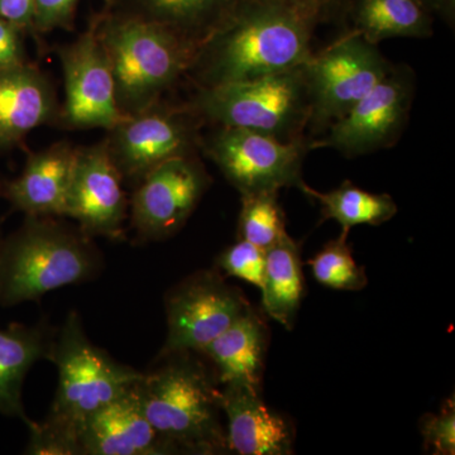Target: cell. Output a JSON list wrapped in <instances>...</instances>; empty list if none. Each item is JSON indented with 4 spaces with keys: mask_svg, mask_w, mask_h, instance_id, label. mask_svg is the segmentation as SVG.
<instances>
[{
    "mask_svg": "<svg viewBox=\"0 0 455 455\" xmlns=\"http://www.w3.org/2000/svg\"><path fill=\"white\" fill-rule=\"evenodd\" d=\"M424 447L434 455L455 454V405L454 398L443 403L439 414L425 415L420 421Z\"/></svg>",
    "mask_w": 455,
    "mask_h": 455,
    "instance_id": "28",
    "label": "cell"
},
{
    "mask_svg": "<svg viewBox=\"0 0 455 455\" xmlns=\"http://www.w3.org/2000/svg\"><path fill=\"white\" fill-rule=\"evenodd\" d=\"M260 291L266 313L284 328L291 329L304 296V274L300 250L287 233L266 250Z\"/></svg>",
    "mask_w": 455,
    "mask_h": 455,
    "instance_id": "22",
    "label": "cell"
},
{
    "mask_svg": "<svg viewBox=\"0 0 455 455\" xmlns=\"http://www.w3.org/2000/svg\"><path fill=\"white\" fill-rule=\"evenodd\" d=\"M298 188L305 196L320 204L323 220H331L340 224L341 232L349 233L353 227L362 224L381 226L391 220L398 211L396 203L388 194L362 190L348 180L329 193L314 190L302 180Z\"/></svg>",
    "mask_w": 455,
    "mask_h": 455,
    "instance_id": "23",
    "label": "cell"
},
{
    "mask_svg": "<svg viewBox=\"0 0 455 455\" xmlns=\"http://www.w3.org/2000/svg\"><path fill=\"white\" fill-rule=\"evenodd\" d=\"M109 60L119 106L131 116L154 106L196 61L200 44L158 22L116 23L99 38Z\"/></svg>",
    "mask_w": 455,
    "mask_h": 455,
    "instance_id": "5",
    "label": "cell"
},
{
    "mask_svg": "<svg viewBox=\"0 0 455 455\" xmlns=\"http://www.w3.org/2000/svg\"><path fill=\"white\" fill-rule=\"evenodd\" d=\"M109 147L123 178L140 181L171 158L191 156L196 128L184 114L155 110L131 114L114 130Z\"/></svg>",
    "mask_w": 455,
    "mask_h": 455,
    "instance_id": "14",
    "label": "cell"
},
{
    "mask_svg": "<svg viewBox=\"0 0 455 455\" xmlns=\"http://www.w3.org/2000/svg\"><path fill=\"white\" fill-rule=\"evenodd\" d=\"M315 23L280 0H243L206 38L193 65L204 86L247 82L304 65ZM203 86V88H204Z\"/></svg>",
    "mask_w": 455,
    "mask_h": 455,
    "instance_id": "2",
    "label": "cell"
},
{
    "mask_svg": "<svg viewBox=\"0 0 455 455\" xmlns=\"http://www.w3.org/2000/svg\"><path fill=\"white\" fill-rule=\"evenodd\" d=\"M84 455L176 454L140 409L134 386L86 419L77 436Z\"/></svg>",
    "mask_w": 455,
    "mask_h": 455,
    "instance_id": "15",
    "label": "cell"
},
{
    "mask_svg": "<svg viewBox=\"0 0 455 455\" xmlns=\"http://www.w3.org/2000/svg\"><path fill=\"white\" fill-rule=\"evenodd\" d=\"M157 18L156 22L169 27L188 40L203 44L199 31L209 36L227 20L243 0H145Z\"/></svg>",
    "mask_w": 455,
    "mask_h": 455,
    "instance_id": "24",
    "label": "cell"
},
{
    "mask_svg": "<svg viewBox=\"0 0 455 455\" xmlns=\"http://www.w3.org/2000/svg\"><path fill=\"white\" fill-rule=\"evenodd\" d=\"M300 11L310 18L315 25L337 17L341 11H346L348 0H280Z\"/></svg>",
    "mask_w": 455,
    "mask_h": 455,
    "instance_id": "31",
    "label": "cell"
},
{
    "mask_svg": "<svg viewBox=\"0 0 455 455\" xmlns=\"http://www.w3.org/2000/svg\"><path fill=\"white\" fill-rule=\"evenodd\" d=\"M55 92L32 66L0 70V149L11 148L56 116Z\"/></svg>",
    "mask_w": 455,
    "mask_h": 455,
    "instance_id": "18",
    "label": "cell"
},
{
    "mask_svg": "<svg viewBox=\"0 0 455 455\" xmlns=\"http://www.w3.org/2000/svg\"><path fill=\"white\" fill-rule=\"evenodd\" d=\"M196 355L157 357V366L143 372L134 392L147 420L178 453H227L220 383Z\"/></svg>",
    "mask_w": 455,
    "mask_h": 455,
    "instance_id": "3",
    "label": "cell"
},
{
    "mask_svg": "<svg viewBox=\"0 0 455 455\" xmlns=\"http://www.w3.org/2000/svg\"><path fill=\"white\" fill-rule=\"evenodd\" d=\"M65 77L64 118L74 128L114 130L127 119L100 40L85 35L60 53Z\"/></svg>",
    "mask_w": 455,
    "mask_h": 455,
    "instance_id": "12",
    "label": "cell"
},
{
    "mask_svg": "<svg viewBox=\"0 0 455 455\" xmlns=\"http://www.w3.org/2000/svg\"><path fill=\"white\" fill-rule=\"evenodd\" d=\"M352 26L370 44L388 38H427L434 33L433 13L420 0H348Z\"/></svg>",
    "mask_w": 455,
    "mask_h": 455,
    "instance_id": "21",
    "label": "cell"
},
{
    "mask_svg": "<svg viewBox=\"0 0 455 455\" xmlns=\"http://www.w3.org/2000/svg\"><path fill=\"white\" fill-rule=\"evenodd\" d=\"M349 233L341 232L338 238L328 242L307 265L317 283L341 291H359L368 283L364 267L353 259L348 244Z\"/></svg>",
    "mask_w": 455,
    "mask_h": 455,
    "instance_id": "26",
    "label": "cell"
},
{
    "mask_svg": "<svg viewBox=\"0 0 455 455\" xmlns=\"http://www.w3.org/2000/svg\"><path fill=\"white\" fill-rule=\"evenodd\" d=\"M101 268L100 253L82 230L27 215L25 224L0 242V305L38 300L92 280Z\"/></svg>",
    "mask_w": 455,
    "mask_h": 455,
    "instance_id": "4",
    "label": "cell"
},
{
    "mask_svg": "<svg viewBox=\"0 0 455 455\" xmlns=\"http://www.w3.org/2000/svg\"><path fill=\"white\" fill-rule=\"evenodd\" d=\"M53 335L46 323L0 329V412L20 419L27 427L32 420L23 406V383L36 362L49 359Z\"/></svg>",
    "mask_w": 455,
    "mask_h": 455,
    "instance_id": "20",
    "label": "cell"
},
{
    "mask_svg": "<svg viewBox=\"0 0 455 455\" xmlns=\"http://www.w3.org/2000/svg\"><path fill=\"white\" fill-rule=\"evenodd\" d=\"M49 361L59 371V385L49 415L28 425L27 454H80L77 436L89 416L130 391L143 372L119 363L89 340L76 311L55 331Z\"/></svg>",
    "mask_w": 455,
    "mask_h": 455,
    "instance_id": "1",
    "label": "cell"
},
{
    "mask_svg": "<svg viewBox=\"0 0 455 455\" xmlns=\"http://www.w3.org/2000/svg\"><path fill=\"white\" fill-rule=\"evenodd\" d=\"M415 97V75L405 65L390 73L317 139L309 149L331 148L357 157L396 145L409 121Z\"/></svg>",
    "mask_w": 455,
    "mask_h": 455,
    "instance_id": "9",
    "label": "cell"
},
{
    "mask_svg": "<svg viewBox=\"0 0 455 455\" xmlns=\"http://www.w3.org/2000/svg\"><path fill=\"white\" fill-rule=\"evenodd\" d=\"M243 293L218 271H199L166 295L167 335L158 357L200 353L250 307Z\"/></svg>",
    "mask_w": 455,
    "mask_h": 455,
    "instance_id": "10",
    "label": "cell"
},
{
    "mask_svg": "<svg viewBox=\"0 0 455 455\" xmlns=\"http://www.w3.org/2000/svg\"><path fill=\"white\" fill-rule=\"evenodd\" d=\"M76 3L77 0H35L33 25L41 31L68 25Z\"/></svg>",
    "mask_w": 455,
    "mask_h": 455,
    "instance_id": "29",
    "label": "cell"
},
{
    "mask_svg": "<svg viewBox=\"0 0 455 455\" xmlns=\"http://www.w3.org/2000/svg\"><path fill=\"white\" fill-rule=\"evenodd\" d=\"M433 16H438L447 25L453 27L455 20V0H420Z\"/></svg>",
    "mask_w": 455,
    "mask_h": 455,
    "instance_id": "33",
    "label": "cell"
},
{
    "mask_svg": "<svg viewBox=\"0 0 455 455\" xmlns=\"http://www.w3.org/2000/svg\"><path fill=\"white\" fill-rule=\"evenodd\" d=\"M286 233L284 214L278 204V193L242 196L238 221L239 239L266 251L280 241Z\"/></svg>",
    "mask_w": 455,
    "mask_h": 455,
    "instance_id": "25",
    "label": "cell"
},
{
    "mask_svg": "<svg viewBox=\"0 0 455 455\" xmlns=\"http://www.w3.org/2000/svg\"><path fill=\"white\" fill-rule=\"evenodd\" d=\"M76 152L57 145L32 155L22 175L2 185V196L26 215L65 217Z\"/></svg>",
    "mask_w": 455,
    "mask_h": 455,
    "instance_id": "17",
    "label": "cell"
},
{
    "mask_svg": "<svg viewBox=\"0 0 455 455\" xmlns=\"http://www.w3.org/2000/svg\"><path fill=\"white\" fill-rule=\"evenodd\" d=\"M122 179L109 147L77 151L65 217L76 220L80 230L90 238L98 235L121 238L128 209Z\"/></svg>",
    "mask_w": 455,
    "mask_h": 455,
    "instance_id": "13",
    "label": "cell"
},
{
    "mask_svg": "<svg viewBox=\"0 0 455 455\" xmlns=\"http://www.w3.org/2000/svg\"><path fill=\"white\" fill-rule=\"evenodd\" d=\"M307 137L281 140L260 132L226 127L209 139L205 152L228 181L241 193H278L298 187L301 167L309 152Z\"/></svg>",
    "mask_w": 455,
    "mask_h": 455,
    "instance_id": "8",
    "label": "cell"
},
{
    "mask_svg": "<svg viewBox=\"0 0 455 455\" xmlns=\"http://www.w3.org/2000/svg\"><path fill=\"white\" fill-rule=\"evenodd\" d=\"M0 18L22 29L33 25L35 0H0Z\"/></svg>",
    "mask_w": 455,
    "mask_h": 455,
    "instance_id": "32",
    "label": "cell"
},
{
    "mask_svg": "<svg viewBox=\"0 0 455 455\" xmlns=\"http://www.w3.org/2000/svg\"><path fill=\"white\" fill-rule=\"evenodd\" d=\"M22 28L0 18V70L26 64Z\"/></svg>",
    "mask_w": 455,
    "mask_h": 455,
    "instance_id": "30",
    "label": "cell"
},
{
    "mask_svg": "<svg viewBox=\"0 0 455 455\" xmlns=\"http://www.w3.org/2000/svg\"><path fill=\"white\" fill-rule=\"evenodd\" d=\"M392 66L377 44L348 29L304 64L310 94L307 128L323 134L387 76Z\"/></svg>",
    "mask_w": 455,
    "mask_h": 455,
    "instance_id": "7",
    "label": "cell"
},
{
    "mask_svg": "<svg viewBox=\"0 0 455 455\" xmlns=\"http://www.w3.org/2000/svg\"><path fill=\"white\" fill-rule=\"evenodd\" d=\"M209 176L191 156L171 158L140 180L132 199V224L143 241L175 235L196 211Z\"/></svg>",
    "mask_w": 455,
    "mask_h": 455,
    "instance_id": "11",
    "label": "cell"
},
{
    "mask_svg": "<svg viewBox=\"0 0 455 455\" xmlns=\"http://www.w3.org/2000/svg\"><path fill=\"white\" fill-rule=\"evenodd\" d=\"M267 343V326L250 307L197 355L211 362L220 385L238 383L259 390Z\"/></svg>",
    "mask_w": 455,
    "mask_h": 455,
    "instance_id": "19",
    "label": "cell"
},
{
    "mask_svg": "<svg viewBox=\"0 0 455 455\" xmlns=\"http://www.w3.org/2000/svg\"><path fill=\"white\" fill-rule=\"evenodd\" d=\"M221 410L227 416V444L241 455L292 454L293 430L283 416L260 398L251 386H223Z\"/></svg>",
    "mask_w": 455,
    "mask_h": 455,
    "instance_id": "16",
    "label": "cell"
},
{
    "mask_svg": "<svg viewBox=\"0 0 455 455\" xmlns=\"http://www.w3.org/2000/svg\"><path fill=\"white\" fill-rule=\"evenodd\" d=\"M217 265L228 276L239 278L262 289L265 277L266 251L239 239L218 257Z\"/></svg>",
    "mask_w": 455,
    "mask_h": 455,
    "instance_id": "27",
    "label": "cell"
},
{
    "mask_svg": "<svg viewBox=\"0 0 455 455\" xmlns=\"http://www.w3.org/2000/svg\"><path fill=\"white\" fill-rule=\"evenodd\" d=\"M191 109L226 127L260 132L281 140L301 139L311 110L304 65L247 82L204 86Z\"/></svg>",
    "mask_w": 455,
    "mask_h": 455,
    "instance_id": "6",
    "label": "cell"
}]
</instances>
